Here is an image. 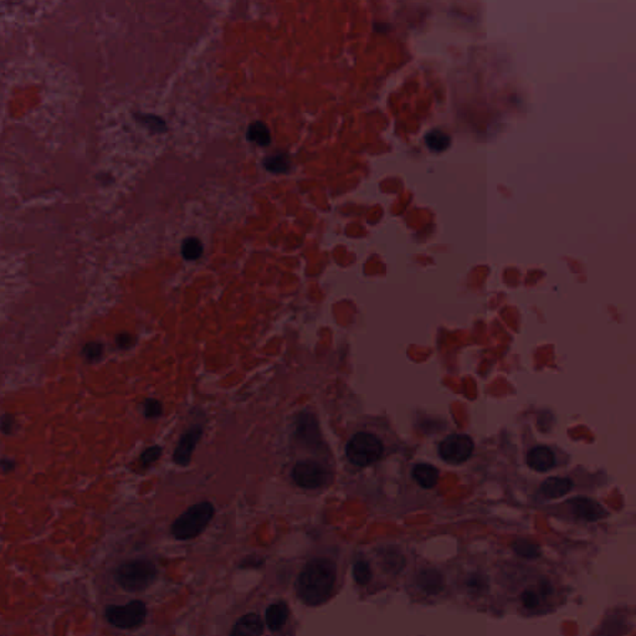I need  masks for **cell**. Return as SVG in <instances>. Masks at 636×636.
Segmentation results:
<instances>
[{
    "instance_id": "21",
    "label": "cell",
    "mask_w": 636,
    "mask_h": 636,
    "mask_svg": "<svg viewBox=\"0 0 636 636\" xmlns=\"http://www.w3.org/2000/svg\"><path fill=\"white\" fill-rule=\"evenodd\" d=\"M515 552L524 558H537L540 556V548L528 540H517L513 543Z\"/></svg>"
},
{
    "instance_id": "25",
    "label": "cell",
    "mask_w": 636,
    "mask_h": 636,
    "mask_svg": "<svg viewBox=\"0 0 636 636\" xmlns=\"http://www.w3.org/2000/svg\"><path fill=\"white\" fill-rule=\"evenodd\" d=\"M143 413L148 419H157L163 414V404L157 399H147L143 403Z\"/></svg>"
},
{
    "instance_id": "9",
    "label": "cell",
    "mask_w": 636,
    "mask_h": 636,
    "mask_svg": "<svg viewBox=\"0 0 636 636\" xmlns=\"http://www.w3.org/2000/svg\"><path fill=\"white\" fill-rule=\"evenodd\" d=\"M568 506L575 517L588 522H596L607 516V511L602 505L588 497L572 498L568 501Z\"/></svg>"
},
{
    "instance_id": "29",
    "label": "cell",
    "mask_w": 636,
    "mask_h": 636,
    "mask_svg": "<svg viewBox=\"0 0 636 636\" xmlns=\"http://www.w3.org/2000/svg\"><path fill=\"white\" fill-rule=\"evenodd\" d=\"M1 468H3L4 473H10L15 468V462L12 461V460H8V459H3Z\"/></svg>"
},
{
    "instance_id": "14",
    "label": "cell",
    "mask_w": 636,
    "mask_h": 636,
    "mask_svg": "<svg viewBox=\"0 0 636 636\" xmlns=\"http://www.w3.org/2000/svg\"><path fill=\"white\" fill-rule=\"evenodd\" d=\"M288 618V607L285 602H279L271 604L266 610V624L272 631L281 629L286 624Z\"/></svg>"
},
{
    "instance_id": "28",
    "label": "cell",
    "mask_w": 636,
    "mask_h": 636,
    "mask_svg": "<svg viewBox=\"0 0 636 636\" xmlns=\"http://www.w3.org/2000/svg\"><path fill=\"white\" fill-rule=\"evenodd\" d=\"M14 424H15L14 417H13L12 415H9V414H4L3 417H1V429H3V433H12Z\"/></svg>"
},
{
    "instance_id": "23",
    "label": "cell",
    "mask_w": 636,
    "mask_h": 636,
    "mask_svg": "<svg viewBox=\"0 0 636 636\" xmlns=\"http://www.w3.org/2000/svg\"><path fill=\"white\" fill-rule=\"evenodd\" d=\"M161 455H162V448L158 446V445H154V446H151V448H148V449L142 452L138 464H140V466L142 468H149L152 464L157 461Z\"/></svg>"
},
{
    "instance_id": "17",
    "label": "cell",
    "mask_w": 636,
    "mask_h": 636,
    "mask_svg": "<svg viewBox=\"0 0 636 636\" xmlns=\"http://www.w3.org/2000/svg\"><path fill=\"white\" fill-rule=\"evenodd\" d=\"M417 580H419V586H422L424 591H427L428 593H433V594L438 593L441 589V586H443L441 575L438 572L431 570V569L422 572Z\"/></svg>"
},
{
    "instance_id": "27",
    "label": "cell",
    "mask_w": 636,
    "mask_h": 636,
    "mask_svg": "<svg viewBox=\"0 0 636 636\" xmlns=\"http://www.w3.org/2000/svg\"><path fill=\"white\" fill-rule=\"evenodd\" d=\"M522 602L524 607L528 609H535L540 604V597L538 594L533 591H526L522 594Z\"/></svg>"
},
{
    "instance_id": "20",
    "label": "cell",
    "mask_w": 636,
    "mask_h": 636,
    "mask_svg": "<svg viewBox=\"0 0 636 636\" xmlns=\"http://www.w3.org/2000/svg\"><path fill=\"white\" fill-rule=\"evenodd\" d=\"M135 117L138 122H141L143 126H146L147 128H149V130L152 131V132H156V133L165 132V130H167L165 122L161 117H157V116L148 114V113H137V114H135Z\"/></svg>"
},
{
    "instance_id": "10",
    "label": "cell",
    "mask_w": 636,
    "mask_h": 636,
    "mask_svg": "<svg viewBox=\"0 0 636 636\" xmlns=\"http://www.w3.org/2000/svg\"><path fill=\"white\" fill-rule=\"evenodd\" d=\"M527 465L537 473H546L556 466V455L547 446H535L527 454Z\"/></svg>"
},
{
    "instance_id": "11",
    "label": "cell",
    "mask_w": 636,
    "mask_h": 636,
    "mask_svg": "<svg viewBox=\"0 0 636 636\" xmlns=\"http://www.w3.org/2000/svg\"><path fill=\"white\" fill-rule=\"evenodd\" d=\"M264 623L258 614H245L231 629L230 636H261Z\"/></svg>"
},
{
    "instance_id": "2",
    "label": "cell",
    "mask_w": 636,
    "mask_h": 636,
    "mask_svg": "<svg viewBox=\"0 0 636 636\" xmlns=\"http://www.w3.org/2000/svg\"><path fill=\"white\" fill-rule=\"evenodd\" d=\"M156 564L149 559H131L119 564L114 570V580L126 591H141L147 589L157 578Z\"/></svg>"
},
{
    "instance_id": "4",
    "label": "cell",
    "mask_w": 636,
    "mask_h": 636,
    "mask_svg": "<svg viewBox=\"0 0 636 636\" xmlns=\"http://www.w3.org/2000/svg\"><path fill=\"white\" fill-rule=\"evenodd\" d=\"M384 446L377 435L368 431L355 433L346 445V455L355 466L366 468L383 457Z\"/></svg>"
},
{
    "instance_id": "22",
    "label": "cell",
    "mask_w": 636,
    "mask_h": 636,
    "mask_svg": "<svg viewBox=\"0 0 636 636\" xmlns=\"http://www.w3.org/2000/svg\"><path fill=\"white\" fill-rule=\"evenodd\" d=\"M353 575H355V582L358 584L366 586L367 583H369V580L372 578V570H371L369 564L364 562V561L357 562L355 564V567H353Z\"/></svg>"
},
{
    "instance_id": "5",
    "label": "cell",
    "mask_w": 636,
    "mask_h": 636,
    "mask_svg": "<svg viewBox=\"0 0 636 636\" xmlns=\"http://www.w3.org/2000/svg\"><path fill=\"white\" fill-rule=\"evenodd\" d=\"M146 616V604L141 600H133L124 605H111L106 609L108 623L119 629H135L141 626Z\"/></svg>"
},
{
    "instance_id": "26",
    "label": "cell",
    "mask_w": 636,
    "mask_h": 636,
    "mask_svg": "<svg viewBox=\"0 0 636 636\" xmlns=\"http://www.w3.org/2000/svg\"><path fill=\"white\" fill-rule=\"evenodd\" d=\"M135 343V337L131 333H119L116 336V344L121 349H130Z\"/></svg>"
},
{
    "instance_id": "13",
    "label": "cell",
    "mask_w": 636,
    "mask_h": 636,
    "mask_svg": "<svg viewBox=\"0 0 636 636\" xmlns=\"http://www.w3.org/2000/svg\"><path fill=\"white\" fill-rule=\"evenodd\" d=\"M439 470L429 464H417L413 468V479L424 489H433L439 480Z\"/></svg>"
},
{
    "instance_id": "8",
    "label": "cell",
    "mask_w": 636,
    "mask_h": 636,
    "mask_svg": "<svg viewBox=\"0 0 636 636\" xmlns=\"http://www.w3.org/2000/svg\"><path fill=\"white\" fill-rule=\"evenodd\" d=\"M202 435H203V428L200 425H194L180 436L179 443L177 444L175 454H173V460L177 465H180V466L189 465V462L192 460L193 452L195 450Z\"/></svg>"
},
{
    "instance_id": "3",
    "label": "cell",
    "mask_w": 636,
    "mask_h": 636,
    "mask_svg": "<svg viewBox=\"0 0 636 636\" xmlns=\"http://www.w3.org/2000/svg\"><path fill=\"white\" fill-rule=\"evenodd\" d=\"M215 508L210 502L204 501L189 507L172 524V535L177 540H188L195 538L207 528L214 517Z\"/></svg>"
},
{
    "instance_id": "7",
    "label": "cell",
    "mask_w": 636,
    "mask_h": 636,
    "mask_svg": "<svg viewBox=\"0 0 636 636\" xmlns=\"http://www.w3.org/2000/svg\"><path fill=\"white\" fill-rule=\"evenodd\" d=\"M473 441L465 434H452L439 445L440 457L452 465H460L473 457Z\"/></svg>"
},
{
    "instance_id": "24",
    "label": "cell",
    "mask_w": 636,
    "mask_h": 636,
    "mask_svg": "<svg viewBox=\"0 0 636 636\" xmlns=\"http://www.w3.org/2000/svg\"><path fill=\"white\" fill-rule=\"evenodd\" d=\"M103 349H105L103 344L98 343V342H90V343L84 344L82 355L86 360L94 363V362L101 360Z\"/></svg>"
},
{
    "instance_id": "12",
    "label": "cell",
    "mask_w": 636,
    "mask_h": 636,
    "mask_svg": "<svg viewBox=\"0 0 636 636\" xmlns=\"http://www.w3.org/2000/svg\"><path fill=\"white\" fill-rule=\"evenodd\" d=\"M573 481L568 479V478H548V479L545 480L542 485H540V494L549 498V500H554V498H561L563 496L569 494L572 489H573Z\"/></svg>"
},
{
    "instance_id": "16",
    "label": "cell",
    "mask_w": 636,
    "mask_h": 636,
    "mask_svg": "<svg viewBox=\"0 0 636 636\" xmlns=\"http://www.w3.org/2000/svg\"><path fill=\"white\" fill-rule=\"evenodd\" d=\"M246 137H248L249 141L253 142V143H256V145H259L261 147L270 145V130L261 121H256V122H253V124L249 126Z\"/></svg>"
},
{
    "instance_id": "19",
    "label": "cell",
    "mask_w": 636,
    "mask_h": 636,
    "mask_svg": "<svg viewBox=\"0 0 636 636\" xmlns=\"http://www.w3.org/2000/svg\"><path fill=\"white\" fill-rule=\"evenodd\" d=\"M203 244L198 237H186L182 244V255L188 261H195L203 255Z\"/></svg>"
},
{
    "instance_id": "18",
    "label": "cell",
    "mask_w": 636,
    "mask_h": 636,
    "mask_svg": "<svg viewBox=\"0 0 636 636\" xmlns=\"http://www.w3.org/2000/svg\"><path fill=\"white\" fill-rule=\"evenodd\" d=\"M264 167L271 173H276V175L286 173L290 169V161L286 154L275 153V154H271L269 157L265 158Z\"/></svg>"
},
{
    "instance_id": "15",
    "label": "cell",
    "mask_w": 636,
    "mask_h": 636,
    "mask_svg": "<svg viewBox=\"0 0 636 636\" xmlns=\"http://www.w3.org/2000/svg\"><path fill=\"white\" fill-rule=\"evenodd\" d=\"M424 141H425V145H427L430 151L436 153L446 151L451 145L450 135L439 130L430 131L425 135Z\"/></svg>"
},
{
    "instance_id": "6",
    "label": "cell",
    "mask_w": 636,
    "mask_h": 636,
    "mask_svg": "<svg viewBox=\"0 0 636 636\" xmlns=\"http://www.w3.org/2000/svg\"><path fill=\"white\" fill-rule=\"evenodd\" d=\"M328 478H330L328 468L321 462L315 461V460H304V461L297 462L293 468V482L299 487L307 489V490H315V489L322 487L323 485L326 484Z\"/></svg>"
},
{
    "instance_id": "1",
    "label": "cell",
    "mask_w": 636,
    "mask_h": 636,
    "mask_svg": "<svg viewBox=\"0 0 636 636\" xmlns=\"http://www.w3.org/2000/svg\"><path fill=\"white\" fill-rule=\"evenodd\" d=\"M336 565L330 559L317 558L306 564L297 580V594L307 605H320L332 594Z\"/></svg>"
}]
</instances>
